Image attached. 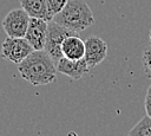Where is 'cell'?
<instances>
[{
  "label": "cell",
  "mask_w": 151,
  "mask_h": 136,
  "mask_svg": "<svg viewBox=\"0 0 151 136\" xmlns=\"http://www.w3.org/2000/svg\"><path fill=\"white\" fill-rule=\"evenodd\" d=\"M52 20L73 32L79 33L94 24V15L85 0H68L66 6L57 13Z\"/></svg>",
  "instance_id": "2"
},
{
  "label": "cell",
  "mask_w": 151,
  "mask_h": 136,
  "mask_svg": "<svg viewBox=\"0 0 151 136\" xmlns=\"http://www.w3.org/2000/svg\"><path fill=\"white\" fill-rule=\"evenodd\" d=\"M127 136H151V117L144 116L131 128Z\"/></svg>",
  "instance_id": "11"
},
{
  "label": "cell",
  "mask_w": 151,
  "mask_h": 136,
  "mask_svg": "<svg viewBox=\"0 0 151 136\" xmlns=\"http://www.w3.org/2000/svg\"><path fill=\"white\" fill-rule=\"evenodd\" d=\"M107 44L97 35H91L85 40V60L90 67H96L107 56Z\"/></svg>",
  "instance_id": "6"
},
{
  "label": "cell",
  "mask_w": 151,
  "mask_h": 136,
  "mask_svg": "<svg viewBox=\"0 0 151 136\" xmlns=\"http://www.w3.org/2000/svg\"><path fill=\"white\" fill-rule=\"evenodd\" d=\"M61 52L63 56L68 59L72 60L81 59L85 56V41L81 40L78 33L68 35L64 39L61 44Z\"/></svg>",
  "instance_id": "9"
},
{
  "label": "cell",
  "mask_w": 151,
  "mask_h": 136,
  "mask_svg": "<svg viewBox=\"0 0 151 136\" xmlns=\"http://www.w3.org/2000/svg\"><path fill=\"white\" fill-rule=\"evenodd\" d=\"M142 63H143V70L145 77L151 80V46L144 48L142 54Z\"/></svg>",
  "instance_id": "12"
},
{
  "label": "cell",
  "mask_w": 151,
  "mask_h": 136,
  "mask_svg": "<svg viewBox=\"0 0 151 136\" xmlns=\"http://www.w3.org/2000/svg\"><path fill=\"white\" fill-rule=\"evenodd\" d=\"M33 51L34 48L25 39V37H7L1 44V58L14 64H20Z\"/></svg>",
  "instance_id": "4"
},
{
  "label": "cell",
  "mask_w": 151,
  "mask_h": 136,
  "mask_svg": "<svg viewBox=\"0 0 151 136\" xmlns=\"http://www.w3.org/2000/svg\"><path fill=\"white\" fill-rule=\"evenodd\" d=\"M145 111H146V115L151 117V95H147V93L145 97Z\"/></svg>",
  "instance_id": "14"
},
{
  "label": "cell",
  "mask_w": 151,
  "mask_h": 136,
  "mask_svg": "<svg viewBox=\"0 0 151 136\" xmlns=\"http://www.w3.org/2000/svg\"><path fill=\"white\" fill-rule=\"evenodd\" d=\"M68 2V0H47V7L52 17L59 13Z\"/></svg>",
  "instance_id": "13"
},
{
  "label": "cell",
  "mask_w": 151,
  "mask_h": 136,
  "mask_svg": "<svg viewBox=\"0 0 151 136\" xmlns=\"http://www.w3.org/2000/svg\"><path fill=\"white\" fill-rule=\"evenodd\" d=\"M18 71L33 86L48 85L57 82V65L45 50H34L20 64Z\"/></svg>",
  "instance_id": "1"
},
{
  "label": "cell",
  "mask_w": 151,
  "mask_h": 136,
  "mask_svg": "<svg viewBox=\"0 0 151 136\" xmlns=\"http://www.w3.org/2000/svg\"><path fill=\"white\" fill-rule=\"evenodd\" d=\"M48 21L40 18H31L25 34V39L34 50H44L47 37Z\"/></svg>",
  "instance_id": "7"
},
{
  "label": "cell",
  "mask_w": 151,
  "mask_h": 136,
  "mask_svg": "<svg viewBox=\"0 0 151 136\" xmlns=\"http://www.w3.org/2000/svg\"><path fill=\"white\" fill-rule=\"evenodd\" d=\"M72 34H77V32H73V31L57 24L53 20L48 21L47 37H46V43H45L44 50L53 59L55 65L59 61V59L61 57H64L63 52H61V44H63L64 39Z\"/></svg>",
  "instance_id": "3"
},
{
  "label": "cell",
  "mask_w": 151,
  "mask_h": 136,
  "mask_svg": "<svg viewBox=\"0 0 151 136\" xmlns=\"http://www.w3.org/2000/svg\"><path fill=\"white\" fill-rule=\"evenodd\" d=\"M31 17L24 8H15L9 11L1 21L2 28L7 37L22 38L26 34Z\"/></svg>",
  "instance_id": "5"
},
{
  "label": "cell",
  "mask_w": 151,
  "mask_h": 136,
  "mask_svg": "<svg viewBox=\"0 0 151 136\" xmlns=\"http://www.w3.org/2000/svg\"><path fill=\"white\" fill-rule=\"evenodd\" d=\"M146 93H147V95H151V85L147 88V90H146Z\"/></svg>",
  "instance_id": "15"
},
{
  "label": "cell",
  "mask_w": 151,
  "mask_h": 136,
  "mask_svg": "<svg viewBox=\"0 0 151 136\" xmlns=\"http://www.w3.org/2000/svg\"><path fill=\"white\" fill-rule=\"evenodd\" d=\"M19 2L31 18H40L46 21L53 19L47 7V0H19Z\"/></svg>",
  "instance_id": "10"
},
{
  "label": "cell",
  "mask_w": 151,
  "mask_h": 136,
  "mask_svg": "<svg viewBox=\"0 0 151 136\" xmlns=\"http://www.w3.org/2000/svg\"><path fill=\"white\" fill-rule=\"evenodd\" d=\"M90 66L87 65L85 58L78 59V60H72L66 57H61L59 61L57 63V70L58 72L70 77L71 79L78 80L88 75L90 72Z\"/></svg>",
  "instance_id": "8"
},
{
  "label": "cell",
  "mask_w": 151,
  "mask_h": 136,
  "mask_svg": "<svg viewBox=\"0 0 151 136\" xmlns=\"http://www.w3.org/2000/svg\"><path fill=\"white\" fill-rule=\"evenodd\" d=\"M149 40H150V44H151V30H150V33H149Z\"/></svg>",
  "instance_id": "16"
}]
</instances>
